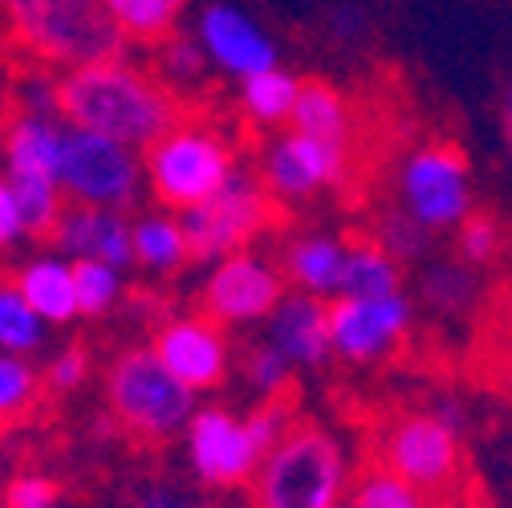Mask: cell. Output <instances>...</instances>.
I'll list each match as a JSON object with an SVG mask.
<instances>
[{
    "mask_svg": "<svg viewBox=\"0 0 512 508\" xmlns=\"http://www.w3.org/2000/svg\"><path fill=\"white\" fill-rule=\"evenodd\" d=\"M342 439L313 419H297L252 476V508H342L350 496Z\"/></svg>",
    "mask_w": 512,
    "mask_h": 508,
    "instance_id": "2",
    "label": "cell"
},
{
    "mask_svg": "<svg viewBox=\"0 0 512 508\" xmlns=\"http://www.w3.org/2000/svg\"><path fill=\"white\" fill-rule=\"evenodd\" d=\"M244 423H248V431H252V439H256V448L269 456L277 443L285 439V431L297 423V411H293L289 399H261Z\"/></svg>",
    "mask_w": 512,
    "mask_h": 508,
    "instance_id": "35",
    "label": "cell"
},
{
    "mask_svg": "<svg viewBox=\"0 0 512 508\" xmlns=\"http://www.w3.org/2000/svg\"><path fill=\"white\" fill-rule=\"evenodd\" d=\"M374 240L382 244V252H391L399 265H415L427 257L431 248V232L423 224H415L403 208H387L374 224Z\"/></svg>",
    "mask_w": 512,
    "mask_h": 508,
    "instance_id": "30",
    "label": "cell"
},
{
    "mask_svg": "<svg viewBox=\"0 0 512 508\" xmlns=\"http://www.w3.org/2000/svg\"><path fill=\"white\" fill-rule=\"evenodd\" d=\"M342 273H346V244L330 232H309L297 236L285 257H281V277L293 293H309L334 301L342 289Z\"/></svg>",
    "mask_w": 512,
    "mask_h": 508,
    "instance_id": "18",
    "label": "cell"
},
{
    "mask_svg": "<svg viewBox=\"0 0 512 508\" xmlns=\"http://www.w3.org/2000/svg\"><path fill=\"white\" fill-rule=\"evenodd\" d=\"M374 464L391 468L435 504L464 484V435L431 411H399L378 427Z\"/></svg>",
    "mask_w": 512,
    "mask_h": 508,
    "instance_id": "5",
    "label": "cell"
},
{
    "mask_svg": "<svg viewBox=\"0 0 512 508\" xmlns=\"http://www.w3.org/2000/svg\"><path fill=\"white\" fill-rule=\"evenodd\" d=\"M131 248H135V265L147 273H175L179 265L191 261L187 232L175 216H139L131 224Z\"/></svg>",
    "mask_w": 512,
    "mask_h": 508,
    "instance_id": "24",
    "label": "cell"
},
{
    "mask_svg": "<svg viewBox=\"0 0 512 508\" xmlns=\"http://www.w3.org/2000/svg\"><path fill=\"white\" fill-rule=\"evenodd\" d=\"M289 131L334 143V147H350L354 143V110L338 86H330L322 78H301V94L289 114Z\"/></svg>",
    "mask_w": 512,
    "mask_h": 508,
    "instance_id": "19",
    "label": "cell"
},
{
    "mask_svg": "<svg viewBox=\"0 0 512 508\" xmlns=\"http://www.w3.org/2000/svg\"><path fill=\"white\" fill-rule=\"evenodd\" d=\"M9 187H13V196H17L25 232L53 236L61 212H66V200H61V183L53 175H37V171H9Z\"/></svg>",
    "mask_w": 512,
    "mask_h": 508,
    "instance_id": "27",
    "label": "cell"
},
{
    "mask_svg": "<svg viewBox=\"0 0 512 508\" xmlns=\"http://www.w3.org/2000/svg\"><path fill=\"white\" fill-rule=\"evenodd\" d=\"M285 293L289 289L277 265L256 257V252H232V257L212 265L200 305L204 317H212L216 326H252L269 322Z\"/></svg>",
    "mask_w": 512,
    "mask_h": 508,
    "instance_id": "11",
    "label": "cell"
},
{
    "mask_svg": "<svg viewBox=\"0 0 512 508\" xmlns=\"http://www.w3.org/2000/svg\"><path fill=\"white\" fill-rule=\"evenodd\" d=\"M297 94H301V78L289 74V70H269V74H256L248 82H240V114L252 122V126H289V114L297 106Z\"/></svg>",
    "mask_w": 512,
    "mask_h": 508,
    "instance_id": "23",
    "label": "cell"
},
{
    "mask_svg": "<svg viewBox=\"0 0 512 508\" xmlns=\"http://www.w3.org/2000/svg\"><path fill=\"white\" fill-rule=\"evenodd\" d=\"M106 395L118 423L143 439H171L196 415V395L155 358V350L118 354L106 374Z\"/></svg>",
    "mask_w": 512,
    "mask_h": 508,
    "instance_id": "6",
    "label": "cell"
},
{
    "mask_svg": "<svg viewBox=\"0 0 512 508\" xmlns=\"http://www.w3.org/2000/svg\"><path fill=\"white\" fill-rule=\"evenodd\" d=\"M21 232H25V220H21L17 196H13L9 179H0V248H5V244H13Z\"/></svg>",
    "mask_w": 512,
    "mask_h": 508,
    "instance_id": "40",
    "label": "cell"
},
{
    "mask_svg": "<svg viewBox=\"0 0 512 508\" xmlns=\"http://www.w3.org/2000/svg\"><path fill=\"white\" fill-rule=\"evenodd\" d=\"M496 122H500V139H504V151L512 155V74H508V78H504V86H500Z\"/></svg>",
    "mask_w": 512,
    "mask_h": 508,
    "instance_id": "41",
    "label": "cell"
},
{
    "mask_svg": "<svg viewBox=\"0 0 512 508\" xmlns=\"http://www.w3.org/2000/svg\"><path fill=\"white\" fill-rule=\"evenodd\" d=\"M57 114L78 131L102 135L131 151H147L159 135L183 118L179 98L151 74L126 66V61H102V66L70 70L57 82Z\"/></svg>",
    "mask_w": 512,
    "mask_h": 508,
    "instance_id": "1",
    "label": "cell"
},
{
    "mask_svg": "<svg viewBox=\"0 0 512 508\" xmlns=\"http://www.w3.org/2000/svg\"><path fill=\"white\" fill-rule=\"evenodd\" d=\"M155 358L179 378V383L196 391H216L228 370H232V350L224 326H216L212 317H175V322L155 330Z\"/></svg>",
    "mask_w": 512,
    "mask_h": 508,
    "instance_id": "15",
    "label": "cell"
},
{
    "mask_svg": "<svg viewBox=\"0 0 512 508\" xmlns=\"http://www.w3.org/2000/svg\"><path fill=\"white\" fill-rule=\"evenodd\" d=\"M419 297L435 313H464L480 301V269L456 261H435L419 277Z\"/></svg>",
    "mask_w": 512,
    "mask_h": 508,
    "instance_id": "26",
    "label": "cell"
},
{
    "mask_svg": "<svg viewBox=\"0 0 512 508\" xmlns=\"http://www.w3.org/2000/svg\"><path fill=\"white\" fill-rule=\"evenodd\" d=\"M86 374H90V354H86L82 346H70V350H61V354L53 358V366H49V387L74 391Z\"/></svg>",
    "mask_w": 512,
    "mask_h": 508,
    "instance_id": "39",
    "label": "cell"
},
{
    "mask_svg": "<svg viewBox=\"0 0 512 508\" xmlns=\"http://www.w3.org/2000/svg\"><path fill=\"white\" fill-rule=\"evenodd\" d=\"M350 508H435V500L427 492H419L415 484H407L403 476H395L382 464H362L350 476Z\"/></svg>",
    "mask_w": 512,
    "mask_h": 508,
    "instance_id": "25",
    "label": "cell"
},
{
    "mask_svg": "<svg viewBox=\"0 0 512 508\" xmlns=\"http://www.w3.org/2000/svg\"><path fill=\"white\" fill-rule=\"evenodd\" d=\"M5 21L21 49L45 66H102L126 49L106 0H5Z\"/></svg>",
    "mask_w": 512,
    "mask_h": 508,
    "instance_id": "3",
    "label": "cell"
},
{
    "mask_svg": "<svg viewBox=\"0 0 512 508\" xmlns=\"http://www.w3.org/2000/svg\"><path fill=\"white\" fill-rule=\"evenodd\" d=\"M143 179L163 208H200L236 179V151L220 126L179 118L143 151Z\"/></svg>",
    "mask_w": 512,
    "mask_h": 508,
    "instance_id": "4",
    "label": "cell"
},
{
    "mask_svg": "<svg viewBox=\"0 0 512 508\" xmlns=\"http://www.w3.org/2000/svg\"><path fill=\"white\" fill-rule=\"evenodd\" d=\"M139 508H212L200 488H187L175 480H155L139 492Z\"/></svg>",
    "mask_w": 512,
    "mask_h": 508,
    "instance_id": "37",
    "label": "cell"
},
{
    "mask_svg": "<svg viewBox=\"0 0 512 508\" xmlns=\"http://www.w3.org/2000/svg\"><path fill=\"white\" fill-rule=\"evenodd\" d=\"M391 293H403V265L391 257V252H382V244L374 236L350 240L338 297L370 301V297H391Z\"/></svg>",
    "mask_w": 512,
    "mask_h": 508,
    "instance_id": "22",
    "label": "cell"
},
{
    "mask_svg": "<svg viewBox=\"0 0 512 508\" xmlns=\"http://www.w3.org/2000/svg\"><path fill=\"white\" fill-rule=\"evenodd\" d=\"M415 305L407 293L391 297H334L330 301V346L350 366L382 362L411 330Z\"/></svg>",
    "mask_w": 512,
    "mask_h": 508,
    "instance_id": "12",
    "label": "cell"
},
{
    "mask_svg": "<svg viewBox=\"0 0 512 508\" xmlns=\"http://www.w3.org/2000/svg\"><path fill=\"white\" fill-rule=\"evenodd\" d=\"M106 9L126 41H147V45H163L175 33V17H179V9L167 5V0H106Z\"/></svg>",
    "mask_w": 512,
    "mask_h": 508,
    "instance_id": "28",
    "label": "cell"
},
{
    "mask_svg": "<svg viewBox=\"0 0 512 508\" xmlns=\"http://www.w3.org/2000/svg\"><path fill=\"white\" fill-rule=\"evenodd\" d=\"M240 370H244V383L252 387L256 399H285V391L293 387V374H297V366L269 338L265 342H252L244 350Z\"/></svg>",
    "mask_w": 512,
    "mask_h": 508,
    "instance_id": "29",
    "label": "cell"
},
{
    "mask_svg": "<svg viewBox=\"0 0 512 508\" xmlns=\"http://www.w3.org/2000/svg\"><path fill=\"white\" fill-rule=\"evenodd\" d=\"M21 297L29 301V309L41 317V322H74L78 317V289H74V265L45 257L21 269L17 277Z\"/></svg>",
    "mask_w": 512,
    "mask_h": 508,
    "instance_id": "20",
    "label": "cell"
},
{
    "mask_svg": "<svg viewBox=\"0 0 512 508\" xmlns=\"http://www.w3.org/2000/svg\"><path fill=\"white\" fill-rule=\"evenodd\" d=\"M33 391H37L33 370L25 362H17L13 354H0V415L29 407Z\"/></svg>",
    "mask_w": 512,
    "mask_h": 508,
    "instance_id": "36",
    "label": "cell"
},
{
    "mask_svg": "<svg viewBox=\"0 0 512 508\" xmlns=\"http://www.w3.org/2000/svg\"><path fill=\"white\" fill-rule=\"evenodd\" d=\"M399 208L431 236L460 228L476 212L468 155L443 139L415 147L399 167Z\"/></svg>",
    "mask_w": 512,
    "mask_h": 508,
    "instance_id": "7",
    "label": "cell"
},
{
    "mask_svg": "<svg viewBox=\"0 0 512 508\" xmlns=\"http://www.w3.org/2000/svg\"><path fill=\"white\" fill-rule=\"evenodd\" d=\"M53 236L66 252H74V261H102V265H110L118 273L126 265H135L131 220H126L122 212L70 204L66 212H61Z\"/></svg>",
    "mask_w": 512,
    "mask_h": 508,
    "instance_id": "17",
    "label": "cell"
},
{
    "mask_svg": "<svg viewBox=\"0 0 512 508\" xmlns=\"http://www.w3.org/2000/svg\"><path fill=\"white\" fill-rule=\"evenodd\" d=\"M269 342L297 366L317 370L334 358L330 346V301L309 297V293H285L281 305L269 317Z\"/></svg>",
    "mask_w": 512,
    "mask_h": 508,
    "instance_id": "16",
    "label": "cell"
},
{
    "mask_svg": "<svg viewBox=\"0 0 512 508\" xmlns=\"http://www.w3.org/2000/svg\"><path fill=\"white\" fill-rule=\"evenodd\" d=\"M273 220H277V200L265 192L261 179L240 171L220 196L179 216L191 261H208V265L232 257V252H244V244L261 236Z\"/></svg>",
    "mask_w": 512,
    "mask_h": 508,
    "instance_id": "9",
    "label": "cell"
},
{
    "mask_svg": "<svg viewBox=\"0 0 512 508\" xmlns=\"http://www.w3.org/2000/svg\"><path fill=\"white\" fill-rule=\"evenodd\" d=\"M187 460L204 488H240L256 476L265 452L244 419L220 407H204L187 423Z\"/></svg>",
    "mask_w": 512,
    "mask_h": 508,
    "instance_id": "13",
    "label": "cell"
},
{
    "mask_svg": "<svg viewBox=\"0 0 512 508\" xmlns=\"http://www.w3.org/2000/svg\"><path fill=\"white\" fill-rule=\"evenodd\" d=\"M208 66L212 61L204 57L200 41L196 37H167L159 45V82L175 94V86H200L208 78Z\"/></svg>",
    "mask_w": 512,
    "mask_h": 508,
    "instance_id": "32",
    "label": "cell"
},
{
    "mask_svg": "<svg viewBox=\"0 0 512 508\" xmlns=\"http://www.w3.org/2000/svg\"><path fill=\"white\" fill-rule=\"evenodd\" d=\"M346 175L350 147H334L297 131H281L261 155V183L277 204H305L330 187H342Z\"/></svg>",
    "mask_w": 512,
    "mask_h": 508,
    "instance_id": "10",
    "label": "cell"
},
{
    "mask_svg": "<svg viewBox=\"0 0 512 508\" xmlns=\"http://www.w3.org/2000/svg\"><path fill=\"white\" fill-rule=\"evenodd\" d=\"M354 29H358V9H342V13H338V33L350 37Z\"/></svg>",
    "mask_w": 512,
    "mask_h": 508,
    "instance_id": "42",
    "label": "cell"
},
{
    "mask_svg": "<svg viewBox=\"0 0 512 508\" xmlns=\"http://www.w3.org/2000/svg\"><path fill=\"white\" fill-rule=\"evenodd\" d=\"M74 289H78V313L98 317L118 301L122 277L102 261H74Z\"/></svg>",
    "mask_w": 512,
    "mask_h": 508,
    "instance_id": "34",
    "label": "cell"
},
{
    "mask_svg": "<svg viewBox=\"0 0 512 508\" xmlns=\"http://www.w3.org/2000/svg\"><path fill=\"white\" fill-rule=\"evenodd\" d=\"M196 41L212 66L236 82L277 70V41L232 0H208L200 9Z\"/></svg>",
    "mask_w": 512,
    "mask_h": 508,
    "instance_id": "14",
    "label": "cell"
},
{
    "mask_svg": "<svg viewBox=\"0 0 512 508\" xmlns=\"http://www.w3.org/2000/svg\"><path fill=\"white\" fill-rule=\"evenodd\" d=\"M41 326L45 322L29 309L17 285H0V350H37Z\"/></svg>",
    "mask_w": 512,
    "mask_h": 508,
    "instance_id": "33",
    "label": "cell"
},
{
    "mask_svg": "<svg viewBox=\"0 0 512 508\" xmlns=\"http://www.w3.org/2000/svg\"><path fill=\"white\" fill-rule=\"evenodd\" d=\"M342 508H350V504H342Z\"/></svg>",
    "mask_w": 512,
    "mask_h": 508,
    "instance_id": "44",
    "label": "cell"
},
{
    "mask_svg": "<svg viewBox=\"0 0 512 508\" xmlns=\"http://www.w3.org/2000/svg\"><path fill=\"white\" fill-rule=\"evenodd\" d=\"M66 122V118H61ZM61 192L70 196V204L86 208H110L126 212L139 200L143 187V163L131 147L110 143L102 135L78 131V126H61V167H57Z\"/></svg>",
    "mask_w": 512,
    "mask_h": 508,
    "instance_id": "8",
    "label": "cell"
},
{
    "mask_svg": "<svg viewBox=\"0 0 512 508\" xmlns=\"http://www.w3.org/2000/svg\"><path fill=\"white\" fill-rule=\"evenodd\" d=\"M508 236H504V224L488 212H472L460 228H456V257L472 269H488L500 261Z\"/></svg>",
    "mask_w": 512,
    "mask_h": 508,
    "instance_id": "31",
    "label": "cell"
},
{
    "mask_svg": "<svg viewBox=\"0 0 512 508\" xmlns=\"http://www.w3.org/2000/svg\"><path fill=\"white\" fill-rule=\"evenodd\" d=\"M167 5H175V9H183V5H187V0H167Z\"/></svg>",
    "mask_w": 512,
    "mask_h": 508,
    "instance_id": "43",
    "label": "cell"
},
{
    "mask_svg": "<svg viewBox=\"0 0 512 508\" xmlns=\"http://www.w3.org/2000/svg\"><path fill=\"white\" fill-rule=\"evenodd\" d=\"M57 504V484L45 476H17L5 492V508H53Z\"/></svg>",
    "mask_w": 512,
    "mask_h": 508,
    "instance_id": "38",
    "label": "cell"
},
{
    "mask_svg": "<svg viewBox=\"0 0 512 508\" xmlns=\"http://www.w3.org/2000/svg\"><path fill=\"white\" fill-rule=\"evenodd\" d=\"M61 122L57 114H21L13 118L9 135H5V159L9 171H37L53 175L61 167Z\"/></svg>",
    "mask_w": 512,
    "mask_h": 508,
    "instance_id": "21",
    "label": "cell"
}]
</instances>
